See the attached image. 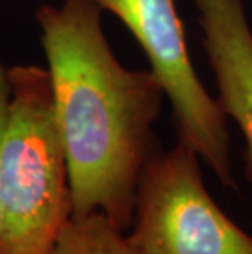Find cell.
I'll return each mask as SVG.
<instances>
[{
  "mask_svg": "<svg viewBox=\"0 0 252 254\" xmlns=\"http://www.w3.org/2000/svg\"><path fill=\"white\" fill-rule=\"evenodd\" d=\"M94 0L36 10L54 113L66 153L72 215L103 213L131 225L143 167L155 151L165 95L151 71L118 61Z\"/></svg>",
  "mask_w": 252,
  "mask_h": 254,
  "instance_id": "6da1fadb",
  "label": "cell"
},
{
  "mask_svg": "<svg viewBox=\"0 0 252 254\" xmlns=\"http://www.w3.org/2000/svg\"><path fill=\"white\" fill-rule=\"evenodd\" d=\"M0 138V254H50L72 197L46 67L7 66Z\"/></svg>",
  "mask_w": 252,
  "mask_h": 254,
  "instance_id": "7a4b0ae2",
  "label": "cell"
},
{
  "mask_svg": "<svg viewBox=\"0 0 252 254\" xmlns=\"http://www.w3.org/2000/svg\"><path fill=\"white\" fill-rule=\"evenodd\" d=\"M130 226L136 254H252V236L218 207L200 158L179 141L146 161Z\"/></svg>",
  "mask_w": 252,
  "mask_h": 254,
  "instance_id": "3957f363",
  "label": "cell"
},
{
  "mask_svg": "<svg viewBox=\"0 0 252 254\" xmlns=\"http://www.w3.org/2000/svg\"><path fill=\"white\" fill-rule=\"evenodd\" d=\"M126 26L172 107L179 143L189 146L223 186L234 187L228 118L192 63L175 0H94Z\"/></svg>",
  "mask_w": 252,
  "mask_h": 254,
  "instance_id": "277c9868",
  "label": "cell"
},
{
  "mask_svg": "<svg viewBox=\"0 0 252 254\" xmlns=\"http://www.w3.org/2000/svg\"><path fill=\"white\" fill-rule=\"evenodd\" d=\"M216 104L241 129L252 181V28L244 0H194Z\"/></svg>",
  "mask_w": 252,
  "mask_h": 254,
  "instance_id": "5b68a950",
  "label": "cell"
},
{
  "mask_svg": "<svg viewBox=\"0 0 252 254\" xmlns=\"http://www.w3.org/2000/svg\"><path fill=\"white\" fill-rule=\"evenodd\" d=\"M50 254H136L125 230L103 213L71 215Z\"/></svg>",
  "mask_w": 252,
  "mask_h": 254,
  "instance_id": "8992f818",
  "label": "cell"
},
{
  "mask_svg": "<svg viewBox=\"0 0 252 254\" xmlns=\"http://www.w3.org/2000/svg\"><path fill=\"white\" fill-rule=\"evenodd\" d=\"M7 99H8V84H7V66L0 63V138H2L5 117H7ZM2 218V213H0Z\"/></svg>",
  "mask_w": 252,
  "mask_h": 254,
  "instance_id": "52a82bcc",
  "label": "cell"
},
{
  "mask_svg": "<svg viewBox=\"0 0 252 254\" xmlns=\"http://www.w3.org/2000/svg\"><path fill=\"white\" fill-rule=\"evenodd\" d=\"M249 3H251V10H252V0H249Z\"/></svg>",
  "mask_w": 252,
  "mask_h": 254,
  "instance_id": "ba28073f",
  "label": "cell"
}]
</instances>
